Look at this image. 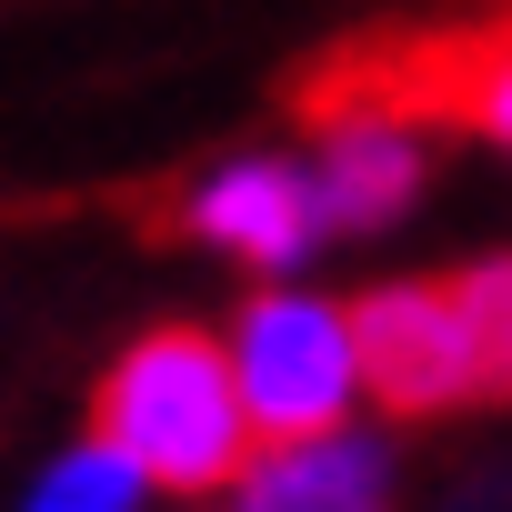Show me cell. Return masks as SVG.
<instances>
[{
    "label": "cell",
    "instance_id": "cell-5",
    "mask_svg": "<svg viewBox=\"0 0 512 512\" xmlns=\"http://www.w3.org/2000/svg\"><path fill=\"white\" fill-rule=\"evenodd\" d=\"M432 181V141L402 121H332L312 131V191H322V231H392Z\"/></svg>",
    "mask_w": 512,
    "mask_h": 512
},
{
    "label": "cell",
    "instance_id": "cell-1",
    "mask_svg": "<svg viewBox=\"0 0 512 512\" xmlns=\"http://www.w3.org/2000/svg\"><path fill=\"white\" fill-rule=\"evenodd\" d=\"M91 452H111L161 492L251 482V412L231 382V342H211L201 322L141 332L91 392Z\"/></svg>",
    "mask_w": 512,
    "mask_h": 512
},
{
    "label": "cell",
    "instance_id": "cell-7",
    "mask_svg": "<svg viewBox=\"0 0 512 512\" xmlns=\"http://www.w3.org/2000/svg\"><path fill=\"white\" fill-rule=\"evenodd\" d=\"M462 322H472V362H482V402H512V251L502 262H462L442 272Z\"/></svg>",
    "mask_w": 512,
    "mask_h": 512
},
{
    "label": "cell",
    "instance_id": "cell-10",
    "mask_svg": "<svg viewBox=\"0 0 512 512\" xmlns=\"http://www.w3.org/2000/svg\"><path fill=\"white\" fill-rule=\"evenodd\" d=\"M442 512H512V462H482V472H462Z\"/></svg>",
    "mask_w": 512,
    "mask_h": 512
},
{
    "label": "cell",
    "instance_id": "cell-8",
    "mask_svg": "<svg viewBox=\"0 0 512 512\" xmlns=\"http://www.w3.org/2000/svg\"><path fill=\"white\" fill-rule=\"evenodd\" d=\"M452 131L512 151V11L482 21V61H472V81H462V101H452Z\"/></svg>",
    "mask_w": 512,
    "mask_h": 512
},
{
    "label": "cell",
    "instance_id": "cell-9",
    "mask_svg": "<svg viewBox=\"0 0 512 512\" xmlns=\"http://www.w3.org/2000/svg\"><path fill=\"white\" fill-rule=\"evenodd\" d=\"M131 492H141V482H131L111 452H71V462L41 482V502H31V512H131Z\"/></svg>",
    "mask_w": 512,
    "mask_h": 512
},
{
    "label": "cell",
    "instance_id": "cell-3",
    "mask_svg": "<svg viewBox=\"0 0 512 512\" xmlns=\"http://www.w3.org/2000/svg\"><path fill=\"white\" fill-rule=\"evenodd\" d=\"M352 372L372 382L382 412L402 422H442V412H482V362H472V322L452 302V282H372L352 312Z\"/></svg>",
    "mask_w": 512,
    "mask_h": 512
},
{
    "label": "cell",
    "instance_id": "cell-2",
    "mask_svg": "<svg viewBox=\"0 0 512 512\" xmlns=\"http://www.w3.org/2000/svg\"><path fill=\"white\" fill-rule=\"evenodd\" d=\"M231 382H241L251 442H272V452L332 442L342 392H352V332H342V312L312 302V292H251L231 312Z\"/></svg>",
    "mask_w": 512,
    "mask_h": 512
},
{
    "label": "cell",
    "instance_id": "cell-4",
    "mask_svg": "<svg viewBox=\"0 0 512 512\" xmlns=\"http://www.w3.org/2000/svg\"><path fill=\"white\" fill-rule=\"evenodd\" d=\"M151 231L171 241H201V251H231L251 272H292L322 231V191H312V161H282V151H241V161H211L201 181L161 191L151 201Z\"/></svg>",
    "mask_w": 512,
    "mask_h": 512
},
{
    "label": "cell",
    "instance_id": "cell-6",
    "mask_svg": "<svg viewBox=\"0 0 512 512\" xmlns=\"http://www.w3.org/2000/svg\"><path fill=\"white\" fill-rule=\"evenodd\" d=\"M241 512H392V462L372 442H312V452H282L251 472Z\"/></svg>",
    "mask_w": 512,
    "mask_h": 512
}]
</instances>
